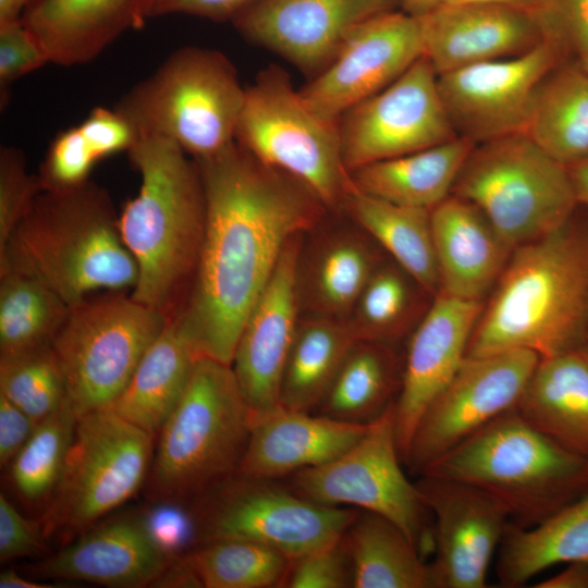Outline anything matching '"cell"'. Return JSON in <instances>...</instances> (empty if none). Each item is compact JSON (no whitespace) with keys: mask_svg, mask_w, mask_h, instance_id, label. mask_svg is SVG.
<instances>
[{"mask_svg":"<svg viewBox=\"0 0 588 588\" xmlns=\"http://www.w3.org/2000/svg\"><path fill=\"white\" fill-rule=\"evenodd\" d=\"M562 57L554 44L543 39L517 56L438 75L456 134L480 144L524 133L537 89Z\"/></svg>","mask_w":588,"mask_h":588,"instance_id":"cell-16","label":"cell"},{"mask_svg":"<svg viewBox=\"0 0 588 588\" xmlns=\"http://www.w3.org/2000/svg\"><path fill=\"white\" fill-rule=\"evenodd\" d=\"M419 287L396 262H379L347 320L356 340L391 344L400 339L417 314Z\"/></svg>","mask_w":588,"mask_h":588,"instance_id":"cell-40","label":"cell"},{"mask_svg":"<svg viewBox=\"0 0 588 588\" xmlns=\"http://www.w3.org/2000/svg\"><path fill=\"white\" fill-rule=\"evenodd\" d=\"M452 195L476 206L513 249L563 225L579 205L568 168L524 133L476 144Z\"/></svg>","mask_w":588,"mask_h":588,"instance_id":"cell-8","label":"cell"},{"mask_svg":"<svg viewBox=\"0 0 588 588\" xmlns=\"http://www.w3.org/2000/svg\"><path fill=\"white\" fill-rule=\"evenodd\" d=\"M567 168L578 204L588 205V159Z\"/></svg>","mask_w":588,"mask_h":588,"instance_id":"cell-52","label":"cell"},{"mask_svg":"<svg viewBox=\"0 0 588 588\" xmlns=\"http://www.w3.org/2000/svg\"><path fill=\"white\" fill-rule=\"evenodd\" d=\"M421 498L433 515L434 588H485L492 556L510 518L488 493L471 485L420 475Z\"/></svg>","mask_w":588,"mask_h":588,"instance_id":"cell-18","label":"cell"},{"mask_svg":"<svg viewBox=\"0 0 588 588\" xmlns=\"http://www.w3.org/2000/svg\"><path fill=\"white\" fill-rule=\"evenodd\" d=\"M353 588H434L430 564L387 517L358 511L344 531Z\"/></svg>","mask_w":588,"mask_h":588,"instance_id":"cell-32","label":"cell"},{"mask_svg":"<svg viewBox=\"0 0 588 588\" xmlns=\"http://www.w3.org/2000/svg\"><path fill=\"white\" fill-rule=\"evenodd\" d=\"M194 160L205 193V231L189 296L174 320L200 357L231 365L286 244L311 228L323 206L236 140Z\"/></svg>","mask_w":588,"mask_h":588,"instance_id":"cell-1","label":"cell"},{"mask_svg":"<svg viewBox=\"0 0 588 588\" xmlns=\"http://www.w3.org/2000/svg\"><path fill=\"white\" fill-rule=\"evenodd\" d=\"M1 588H52L58 585L41 584L35 580L26 579L13 569H7L0 574Z\"/></svg>","mask_w":588,"mask_h":588,"instance_id":"cell-53","label":"cell"},{"mask_svg":"<svg viewBox=\"0 0 588 588\" xmlns=\"http://www.w3.org/2000/svg\"><path fill=\"white\" fill-rule=\"evenodd\" d=\"M367 426L278 405L252 414L247 445L235 475L280 480L339 456Z\"/></svg>","mask_w":588,"mask_h":588,"instance_id":"cell-24","label":"cell"},{"mask_svg":"<svg viewBox=\"0 0 588 588\" xmlns=\"http://www.w3.org/2000/svg\"><path fill=\"white\" fill-rule=\"evenodd\" d=\"M44 185L26 168L24 155L14 147L0 149V246L27 212Z\"/></svg>","mask_w":588,"mask_h":588,"instance_id":"cell-43","label":"cell"},{"mask_svg":"<svg viewBox=\"0 0 588 588\" xmlns=\"http://www.w3.org/2000/svg\"><path fill=\"white\" fill-rule=\"evenodd\" d=\"M578 351L588 359V334Z\"/></svg>","mask_w":588,"mask_h":588,"instance_id":"cell-58","label":"cell"},{"mask_svg":"<svg viewBox=\"0 0 588 588\" xmlns=\"http://www.w3.org/2000/svg\"><path fill=\"white\" fill-rule=\"evenodd\" d=\"M252 412L231 365L199 357L157 434L146 478L151 501L195 502L233 477L249 438Z\"/></svg>","mask_w":588,"mask_h":588,"instance_id":"cell-6","label":"cell"},{"mask_svg":"<svg viewBox=\"0 0 588 588\" xmlns=\"http://www.w3.org/2000/svg\"><path fill=\"white\" fill-rule=\"evenodd\" d=\"M445 3H489L537 12L542 7L543 0H445Z\"/></svg>","mask_w":588,"mask_h":588,"instance_id":"cell-56","label":"cell"},{"mask_svg":"<svg viewBox=\"0 0 588 588\" xmlns=\"http://www.w3.org/2000/svg\"><path fill=\"white\" fill-rule=\"evenodd\" d=\"M403 11L412 16L421 17L445 3V0H397Z\"/></svg>","mask_w":588,"mask_h":588,"instance_id":"cell-54","label":"cell"},{"mask_svg":"<svg viewBox=\"0 0 588 588\" xmlns=\"http://www.w3.org/2000/svg\"><path fill=\"white\" fill-rule=\"evenodd\" d=\"M261 0H168L159 11L185 13L216 21L234 19Z\"/></svg>","mask_w":588,"mask_h":588,"instance_id":"cell-50","label":"cell"},{"mask_svg":"<svg viewBox=\"0 0 588 588\" xmlns=\"http://www.w3.org/2000/svg\"><path fill=\"white\" fill-rule=\"evenodd\" d=\"M281 587H353V568L344 534L292 559Z\"/></svg>","mask_w":588,"mask_h":588,"instance_id":"cell-42","label":"cell"},{"mask_svg":"<svg viewBox=\"0 0 588 588\" xmlns=\"http://www.w3.org/2000/svg\"><path fill=\"white\" fill-rule=\"evenodd\" d=\"M424 57L438 75L523 53L544 37L536 12L489 3H445L418 17Z\"/></svg>","mask_w":588,"mask_h":588,"instance_id":"cell-22","label":"cell"},{"mask_svg":"<svg viewBox=\"0 0 588 588\" xmlns=\"http://www.w3.org/2000/svg\"><path fill=\"white\" fill-rule=\"evenodd\" d=\"M485 303L439 292L414 330L395 402V430L405 465L417 424L466 358Z\"/></svg>","mask_w":588,"mask_h":588,"instance_id":"cell-21","label":"cell"},{"mask_svg":"<svg viewBox=\"0 0 588 588\" xmlns=\"http://www.w3.org/2000/svg\"><path fill=\"white\" fill-rule=\"evenodd\" d=\"M578 62L580 63L583 69L588 74V54H586V56L581 57L580 59H578Z\"/></svg>","mask_w":588,"mask_h":588,"instance_id":"cell-59","label":"cell"},{"mask_svg":"<svg viewBox=\"0 0 588 588\" xmlns=\"http://www.w3.org/2000/svg\"><path fill=\"white\" fill-rule=\"evenodd\" d=\"M402 465L394 404L345 452L284 479L291 489L316 503L353 506L387 517L421 552L428 544L433 547V524L416 483L408 480Z\"/></svg>","mask_w":588,"mask_h":588,"instance_id":"cell-13","label":"cell"},{"mask_svg":"<svg viewBox=\"0 0 588 588\" xmlns=\"http://www.w3.org/2000/svg\"><path fill=\"white\" fill-rule=\"evenodd\" d=\"M588 558V493L540 524L509 523L499 547L497 575L504 587H519L561 563Z\"/></svg>","mask_w":588,"mask_h":588,"instance_id":"cell-31","label":"cell"},{"mask_svg":"<svg viewBox=\"0 0 588 588\" xmlns=\"http://www.w3.org/2000/svg\"><path fill=\"white\" fill-rule=\"evenodd\" d=\"M109 193L91 181L42 191L0 246V273L32 277L73 306L93 293L133 290L138 271Z\"/></svg>","mask_w":588,"mask_h":588,"instance_id":"cell-4","label":"cell"},{"mask_svg":"<svg viewBox=\"0 0 588 588\" xmlns=\"http://www.w3.org/2000/svg\"><path fill=\"white\" fill-rule=\"evenodd\" d=\"M558 574L535 585L537 588H588V558L566 563Z\"/></svg>","mask_w":588,"mask_h":588,"instance_id":"cell-51","label":"cell"},{"mask_svg":"<svg viewBox=\"0 0 588 588\" xmlns=\"http://www.w3.org/2000/svg\"><path fill=\"white\" fill-rule=\"evenodd\" d=\"M245 95L246 88L222 52L184 47L130 89L114 109L128 120L138 138L166 137L197 159L235 140Z\"/></svg>","mask_w":588,"mask_h":588,"instance_id":"cell-7","label":"cell"},{"mask_svg":"<svg viewBox=\"0 0 588 588\" xmlns=\"http://www.w3.org/2000/svg\"><path fill=\"white\" fill-rule=\"evenodd\" d=\"M171 562L145 522L124 517L89 527L35 571L41 577L138 588L152 586Z\"/></svg>","mask_w":588,"mask_h":588,"instance_id":"cell-23","label":"cell"},{"mask_svg":"<svg viewBox=\"0 0 588 588\" xmlns=\"http://www.w3.org/2000/svg\"><path fill=\"white\" fill-rule=\"evenodd\" d=\"M397 0H261L233 19L237 29L306 71L324 69L364 21Z\"/></svg>","mask_w":588,"mask_h":588,"instance_id":"cell-19","label":"cell"},{"mask_svg":"<svg viewBox=\"0 0 588 588\" xmlns=\"http://www.w3.org/2000/svg\"><path fill=\"white\" fill-rule=\"evenodd\" d=\"M379 261L354 234H336L317 248L305 272V292L316 316L347 321Z\"/></svg>","mask_w":588,"mask_h":588,"instance_id":"cell-36","label":"cell"},{"mask_svg":"<svg viewBox=\"0 0 588 588\" xmlns=\"http://www.w3.org/2000/svg\"><path fill=\"white\" fill-rule=\"evenodd\" d=\"M403 368L390 344L357 340L314 413L347 424L370 425L395 404Z\"/></svg>","mask_w":588,"mask_h":588,"instance_id":"cell-30","label":"cell"},{"mask_svg":"<svg viewBox=\"0 0 588 588\" xmlns=\"http://www.w3.org/2000/svg\"><path fill=\"white\" fill-rule=\"evenodd\" d=\"M48 62L46 52L21 20L0 24L1 86H7Z\"/></svg>","mask_w":588,"mask_h":588,"instance_id":"cell-46","label":"cell"},{"mask_svg":"<svg viewBox=\"0 0 588 588\" xmlns=\"http://www.w3.org/2000/svg\"><path fill=\"white\" fill-rule=\"evenodd\" d=\"M0 394L40 422L66 401V388L51 346L0 356Z\"/></svg>","mask_w":588,"mask_h":588,"instance_id":"cell-41","label":"cell"},{"mask_svg":"<svg viewBox=\"0 0 588 588\" xmlns=\"http://www.w3.org/2000/svg\"><path fill=\"white\" fill-rule=\"evenodd\" d=\"M539 356L512 350L466 356L420 417L406 463L416 475L498 416L515 407Z\"/></svg>","mask_w":588,"mask_h":588,"instance_id":"cell-14","label":"cell"},{"mask_svg":"<svg viewBox=\"0 0 588 588\" xmlns=\"http://www.w3.org/2000/svg\"><path fill=\"white\" fill-rule=\"evenodd\" d=\"M70 309L40 281L0 273V356L51 346Z\"/></svg>","mask_w":588,"mask_h":588,"instance_id":"cell-37","label":"cell"},{"mask_svg":"<svg viewBox=\"0 0 588 588\" xmlns=\"http://www.w3.org/2000/svg\"><path fill=\"white\" fill-rule=\"evenodd\" d=\"M515 408L543 434L588 457V359L578 350L539 358Z\"/></svg>","mask_w":588,"mask_h":588,"instance_id":"cell-27","label":"cell"},{"mask_svg":"<svg viewBox=\"0 0 588 588\" xmlns=\"http://www.w3.org/2000/svg\"><path fill=\"white\" fill-rule=\"evenodd\" d=\"M467 137L399 157L372 162L351 172L354 187L396 205L431 210L452 195L457 175L475 147Z\"/></svg>","mask_w":588,"mask_h":588,"instance_id":"cell-28","label":"cell"},{"mask_svg":"<svg viewBox=\"0 0 588 588\" xmlns=\"http://www.w3.org/2000/svg\"><path fill=\"white\" fill-rule=\"evenodd\" d=\"M439 292L483 302L513 248L471 203L449 196L430 210Z\"/></svg>","mask_w":588,"mask_h":588,"instance_id":"cell-25","label":"cell"},{"mask_svg":"<svg viewBox=\"0 0 588 588\" xmlns=\"http://www.w3.org/2000/svg\"><path fill=\"white\" fill-rule=\"evenodd\" d=\"M347 321L315 316L298 322L280 383V405L314 413L352 345Z\"/></svg>","mask_w":588,"mask_h":588,"instance_id":"cell-34","label":"cell"},{"mask_svg":"<svg viewBox=\"0 0 588 588\" xmlns=\"http://www.w3.org/2000/svg\"><path fill=\"white\" fill-rule=\"evenodd\" d=\"M156 437L111 409L77 418L58 487L46 506V538L57 531H85L144 485Z\"/></svg>","mask_w":588,"mask_h":588,"instance_id":"cell-11","label":"cell"},{"mask_svg":"<svg viewBox=\"0 0 588 588\" xmlns=\"http://www.w3.org/2000/svg\"><path fill=\"white\" fill-rule=\"evenodd\" d=\"M35 419L0 394V465L9 466L32 437Z\"/></svg>","mask_w":588,"mask_h":588,"instance_id":"cell-49","label":"cell"},{"mask_svg":"<svg viewBox=\"0 0 588 588\" xmlns=\"http://www.w3.org/2000/svg\"><path fill=\"white\" fill-rule=\"evenodd\" d=\"M77 418L66 399L37 425L10 463V482L25 503L47 506L50 502L62 476Z\"/></svg>","mask_w":588,"mask_h":588,"instance_id":"cell-39","label":"cell"},{"mask_svg":"<svg viewBox=\"0 0 588 588\" xmlns=\"http://www.w3.org/2000/svg\"><path fill=\"white\" fill-rule=\"evenodd\" d=\"M168 322L121 291L90 295L71 306L51 348L78 417L111 406Z\"/></svg>","mask_w":588,"mask_h":588,"instance_id":"cell-10","label":"cell"},{"mask_svg":"<svg viewBox=\"0 0 588 588\" xmlns=\"http://www.w3.org/2000/svg\"><path fill=\"white\" fill-rule=\"evenodd\" d=\"M78 127L98 160L128 151L138 139L132 124L115 109L95 108Z\"/></svg>","mask_w":588,"mask_h":588,"instance_id":"cell-47","label":"cell"},{"mask_svg":"<svg viewBox=\"0 0 588 588\" xmlns=\"http://www.w3.org/2000/svg\"><path fill=\"white\" fill-rule=\"evenodd\" d=\"M33 0H0V24L20 21Z\"/></svg>","mask_w":588,"mask_h":588,"instance_id":"cell-55","label":"cell"},{"mask_svg":"<svg viewBox=\"0 0 588 588\" xmlns=\"http://www.w3.org/2000/svg\"><path fill=\"white\" fill-rule=\"evenodd\" d=\"M420 475L481 489L504 509L512 524L524 528L540 524L588 493V457L543 434L515 407L432 462Z\"/></svg>","mask_w":588,"mask_h":588,"instance_id":"cell-5","label":"cell"},{"mask_svg":"<svg viewBox=\"0 0 588 588\" xmlns=\"http://www.w3.org/2000/svg\"><path fill=\"white\" fill-rule=\"evenodd\" d=\"M574 216L513 249L466 356L525 350L547 358L581 346L588 334V225Z\"/></svg>","mask_w":588,"mask_h":588,"instance_id":"cell-2","label":"cell"},{"mask_svg":"<svg viewBox=\"0 0 588 588\" xmlns=\"http://www.w3.org/2000/svg\"><path fill=\"white\" fill-rule=\"evenodd\" d=\"M40 524L24 517L9 499L0 494V560L40 555L45 551Z\"/></svg>","mask_w":588,"mask_h":588,"instance_id":"cell-48","label":"cell"},{"mask_svg":"<svg viewBox=\"0 0 588 588\" xmlns=\"http://www.w3.org/2000/svg\"><path fill=\"white\" fill-rule=\"evenodd\" d=\"M422 56L419 19L404 11L383 12L356 26L332 61L299 93L316 112L339 122Z\"/></svg>","mask_w":588,"mask_h":588,"instance_id":"cell-17","label":"cell"},{"mask_svg":"<svg viewBox=\"0 0 588 588\" xmlns=\"http://www.w3.org/2000/svg\"><path fill=\"white\" fill-rule=\"evenodd\" d=\"M339 125L350 172L458 136L445 110L438 74L424 56L389 86L348 110Z\"/></svg>","mask_w":588,"mask_h":588,"instance_id":"cell-15","label":"cell"},{"mask_svg":"<svg viewBox=\"0 0 588 588\" xmlns=\"http://www.w3.org/2000/svg\"><path fill=\"white\" fill-rule=\"evenodd\" d=\"M524 134L566 167L588 159V74L578 61L541 82Z\"/></svg>","mask_w":588,"mask_h":588,"instance_id":"cell-33","label":"cell"},{"mask_svg":"<svg viewBox=\"0 0 588 588\" xmlns=\"http://www.w3.org/2000/svg\"><path fill=\"white\" fill-rule=\"evenodd\" d=\"M127 154L140 175L137 195L118 219L138 271L131 296L171 321L187 302L199 260L206 220L200 173L166 137H139Z\"/></svg>","mask_w":588,"mask_h":588,"instance_id":"cell-3","label":"cell"},{"mask_svg":"<svg viewBox=\"0 0 588 588\" xmlns=\"http://www.w3.org/2000/svg\"><path fill=\"white\" fill-rule=\"evenodd\" d=\"M168 0H142L143 15L159 14L160 9Z\"/></svg>","mask_w":588,"mask_h":588,"instance_id":"cell-57","label":"cell"},{"mask_svg":"<svg viewBox=\"0 0 588 588\" xmlns=\"http://www.w3.org/2000/svg\"><path fill=\"white\" fill-rule=\"evenodd\" d=\"M536 13L544 39L563 56L573 53L580 59L588 54V0H543Z\"/></svg>","mask_w":588,"mask_h":588,"instance_id":"cell-45","label":"cell"},{"mask_svg":"<svg viewBox=\"0 0 588 588\" xmlns=\"http://www.w3.org/2000/svg\"><path fill=\"white\" fill-rule=\"evenodd\" d=\"M184 559L205 588L281 587L291 563L280 551L243 539L203 542Z\"/></svg>","mask_w":588,"mask_h":588,"instance_id":"cell-38","label":"cell"},{"mask_svg":"<svg viewBox=\"0 0 588 588\" xmlns=\"http://www.w3.org/2000/svg\"><path fill=\"white\" fill-rule=\"evenodd\" d=\"M301 234L285 246L240 334L232 369L252 414L280 404L284 365L298 326Z\"/></svg>","mask_w":588,"mask_h":588,"instance_id":"cell-20","label":"cell"},{"mask_svg":"<svg viewBox=\"0 0 588 588\" xmlns=\"http://www.w3.org/2000/svg\"><path fill=\"white\" fill-rule=\"evenodd\" d=\"M235 140L262 164L301 183L323 207L344 205L355 188L339 122L316 112L278 68L262 71L246 88Z\"/></svg>","mask_w":588,"mask_h":588,"instance_id":"cell-9","label":"cell"},{"mask_svg":"<svg viewBox=\"0 0 588 588\" xmlns=\"http://www.w3.org/2000/svg\"><path fill=\"white\" fill-rule=\"evenodd\" d=\"M199 543L243 539L291 560L342 536L358 511L308 500L286 483L234 475L195 501Z\"/></svg>","mask_w":588,"mask_h":588,"instance_id":"cell-12","label":"cell"},{"mask_svg":"<svg viewBox=\"0 0 588 588\" xmlns=\"http://www.w3.org/2000/svg\"><path fill=\"white\" fill-rule=\"evenodd\" d=\"M344 206L427 293H439L430 210L396 205L354 188Z\"/></svg>","mask_w":588,"mask_h":588,"instance_id":"cell-35","label":"cell"},{"mask_svg":"<svg viewBox=\"0 0 588 588\" xmlns=\"http://www.w3.org/2000/svg\"><path fill=\"white\" fill-rule=\"evenodd\" d=\"M143 19L142 0H33L21 21L50 63L70 66L91 61Z\"/></svg>","mask_w":588,"mask_h":588,"instance_id":"cell-26","label":"cell"},{"mask_svg":"<svg viewBox=\"0 0 588 588\" xmlns=\"http://www.w3.org/2000/svg\"><path fill=\"white\" fill-rule=\"evenodd\" d=\"M199 357L177 322L169 321L109 409L157 437Z\"/></svg>","mask_w":588,"mask_h":588,"instance_id":"cell-29","label":"cell"},{"mask_svg":"<svg viewBox=\"0 0 588 588\" xmlns=\"http://www.w3.org/2000/svg\"><path fill=\"white\" fill-rule=\"evenodd\" d=\"M97 161L79 127L73 126L56 136L38 175L45 191L69 189L89 181Z\"/></svg>","mask_w":588,"mask_h":588,"instance_id":"cell-44","label":"cell"}]
</instances>
